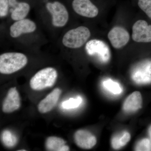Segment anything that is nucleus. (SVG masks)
<instances>
[{"instance_id": "obj_1", "label": "nucleus", "mask_w": 151, "mask_h": 151, "mask_svg": "<svg viewBox=\"0 0 151 151\" xmlns=\"http://www.w3.org/2000/svg\"><path fill=\"white\" fill-rule=\"evenodd\" d=\"M27 57L21 52H7L0 55V73L10 74L15 73L26 65Z\"/></svg>"}, {"instance_id": "obj_2", "label": "nucleus", "mask_w": 151, "mask_h": 151, "mask_svg": "<svg viewBox=\"0 0 151 151\" xmlns=\"http://www.w3.org/2000/svg\"><path fill=\"white\" fill-rule=\"evenodd\" d=\"M91 36L90 30L85 26L78 27L67 32L62 39V43L70 49L80 48L87 42Z\"/></svg>"}, {"instance_id": "obj_3", "label": "nucleus", "mask_w": 151, "mask_h": 151, "mask_svg": "<svg viewBox=\"0 0 151 151\" xmlns=\"http://www.w3.org/2000/svg\"><path fill=\"white\" fill-rule=\"evenodd\" d=\"M58 77L55 68L47 67L40 70L35 74L30 81L32 89L39 91L53 86Z\"/></svg>"}, {"instance_id": "obj_4", "label": "nucleus", "mask_w": 151, "mask_h": 151, "mask_svg": "<svg viewBox=\"0 0 151 151\" xmlns=\"http://www.w3.org/2000/svg\"><path fill=\"white\" fill-rule=\"evenodd\" d=\"M85 49L87 54L90 56L96 57L101 63H108L111 59V50L103 40H91L86 42Z\"/></svg>"}, {"instance_id": "obj_5", "label": "nucleus", "mask_w": 151, "mask_h": 151, "mask_svg": "<svg viewBox=\"0 0 151 151\" xmlns=\"http://www.w3.org/2000/svg\"><path fill=\"white\" fill-rule=\"evenodd\" d=\"M131 78L139 85L151 84V59H146L138 63L132 68Z\"/></svg>"}, {"instance_id": "obj_6", "label": "nucleus", "mask_w": 151, "mask_h": 151, "mask_svg": "<svg viewBox=\"0 0 151 151\" xmlns=\"http://www.w3.org/2000/svg\"><path fill=\"white\" fill-rule=\"evenodd\" d=\"M46 9L52 16V23L55 27H62L67 24L69 19V14L62 4L58 1L48 2Z\"/></svg>"}, {"instance_id": "obj_7", "label": "nucleus", "mask_w": 151, "mask_h": 151, "mask_svg": "<svg viewBox=\"0 0 151 151\" xmlns=\"http://www.w3.org/2000/svg\"><path fill=\"white\" fill-rule=\"evenodd\" d=\"M132 39L139 43L151 42V25L146 21L139 20L132 27Z\"/></svg>"}, {"instance_id": "obj_8", "label": "nucleus", "mask_w": 151, "mask_h": 151, "mask_svg": "<svg viewBox=\"0 0 151 151\" xmlns=\"http://www.w3.org/2000/svg\"><path fill=\"white\" fill-rule=\"evenodd\" d=\"M72 6L74 12L81 16L93 18L99 14L98 9L90 0H73Z\"/></svg>"}, {"instance_id": "obj_9", "label": "nucleus", "mask_w": 151, "mask_h": 151, "mask_svg": "<svg viewBox=\"0 0 151 151\" xmlns=\"http://www.w3.org/2000/svg\"><path fill=\"white\" fill-rule=\"evenodd\" d=\"M108 38L114 48L120 49L127 45L130 40L128 31L124 27L116 26L108 33Z\"/></svg>"}, {"instance_id": "obj_10", "label": "nucleus", "mask_w": 151, "mask_h": 151, "mask_svg": "<svg viewBox=\"0 0 151 151\" xmlns=\"http://www.w3.org/2000/svg\"><path fill=\"white\" fill-rule=\"evenodd\" d=\"M36 29V24L34 22L25 18L17 21L11 26L10 35L11 37L16 38L24 34L34 32Z\"/></svg>"}, {"instance_id": "obj_11", "label": "nucleus", "mask_w": 151, "mask_h": 151, "mask_svg": "<svg viewBox=\"0 0 151 151\" xmlns=\"http://www.w3.org/2000/svg\"><path fill=\"white\" fill-rule=\"evenodd\" d=\"M74 138L76 145L85 150L92 149L97 143L96 137L86 130H78L74 134Z\"/></svg>"}, {"instance_id": "obj_12", "label": "nucleus", "mask_w": 151, "mask_h": 151, "mask_svg": "<svg viewBox=\"0 0 151 151\" xmlns=\"http://www.w3.org/2000/svg\"><path fill=\"white\" fill-rule=\"evenodd\" d=\"M20 105V98L16 87L11 88L3 102V112L5 113H12L17 110Z\"/></svg>"}, {"instance_id": "obj_13", "label": "nucleus", "mask_w": 151, "mask_h": 151, "mask_svg": "<svg viewBox=\"0 0 151 151\" xmlns=\"http://www.w3.org/2000/svg\"><path fill=\"white\" fill-rule=\"evenodd\" d=\"M62 91L59 88H55L52 92L40 101L38 105V110L41 113L50 112L56 105Z\"/></svg>"}, {"instance_id": "obj_14", "label": "nucleus", "mask_w": 151, "mask_h": 151, "mask_svg": "<svg viewBox=\"0 0 151 151\" xmlns=\"http://www.w3.org/2000/svg\"><path fill=\"white\" fill-rule=\"evenodd\" d=\"M142 98L140 92L136 91L129 95L124 101L123 109L126 113H134L142 108Z\"/></svg>"}, {"instance_id": "obj_15", "label": "nucleus", "mask_w": 151, "mask_h": 151, "mask_svg": "<svg viewBox=\"0 0 151 151\" xmlns=\"http://www.w3.org/2000/svg\"><path fill=\"white\" fill-rule=\"evenodd\" d=\"M30 9L29 5L27 3L18 2L16 6L11 9V18L14 21L20 20L26 17Z\"/></svg>"}, {"instance_id": "obj_16", "label": "nucleus", "mask_w": 151, "mask_h": 151, "mask_svg": "<svg viewBox=\"0 0 151 151\" xmlns=\"http://www.w3.org/2000/svg\"><path fill=\"white\" fill-rule=\"evenodd\" d=\"M66 142L61 138L55 137H49L47 139L45 147L47 150L51 151H68L69 150Z\"/></svg>"}, {"instance_id": "obj_17", "label": "nucleus", "mask_w": 151, "mask_h": 151, "mask_svg": "<svg viewBox=\"0 0 151 151\" xmlns=\"http://www.w3.org/2000/svg\"><path fill=\"white\" fill-rule=\"evenodd\" d=\"M131 139V135L128 132H124L114 136L111 140V145L115 150H119L128 144Z\"/></svg>"}, {"instance_id": "obj_18", "label": "nucleus", "mask_w": 151, "mask_h": 151, "mask_svg": "<svg viewBox=\"0 0 151 151\" xmlns=\"http://www.w3.org/2000/svg\"><path fill=\"white\" fill-rule=\"evenodd\" d=\"M2 142L6 147L12 148L17 145V138L15 135L8 130H5L1 135Z\"/></svg>"}, {"instance_id": "obj_19", "label": "nucleus", "mask_w": 151, "mask_h": 151, "mask_svg": "<svg viewBox=\"0 0 151 151\" xmlns=\"http://www.w3.org/2000/svg\"><path fill=\"white\" fill-rule=\"evenodd\" d=\"M103 85L105 89L113 94H119L122 92V87L119 83L111 79H107L103 81Z\"/></svg>"}, {"instance_id": "obj_20", "label": "nucleus", "mask_w": 151, "mask_h": 151, "mask_svg": "<svg viewBox=\"0 0 151 151\" xmlns=\"http://www.w3.org/2000/svg\"><path fill=\"white\" fill-rule=\"evenodd\" d=\"M82 102V99L80 96H77L76 98H70L63 103L62 107L63 109H74L78 107Z\"/></svg>"}, {"instance_id": "obj_21", "label": "nucleus", "mask_w": 151, "mask_h": 151, "mask_svg": "<svg viewBox=\"0 0 151 151\" xmlns=\"http://www.w3.org/2000/svg\"><path fill=\"white\" fill-rule=\"evenodd\" d=\"M138 5L151 19V0H138Z\"/></svg>"}, {"instance_id": "obj_22", "label": "nucleus", "mask_w": 151, "mask_h": 151, "mask_svg": "<svg viewBox=\"0 0 151 151\" xmlns=\"http://www.w3.org/2000/svg\"><path fill=\"white\" fill-rule=\"evenodd\" d=\"M135 151H151V142L148 139H144L138 142L135 148Z\"/></svg>"}, {"instance_id": "obj_23", "label": "nucleus", "mask_w": 151, "mask_h": 151, "mask_svg": "<svg viewBox=\"0 0 151 151\" xmlns=\"http://www.w3.org/2000/svg\"><path fill=\"white\" fill-rule=\"evenodd\" d=\"M9 0H0V17H4L8 14Z\"/></svg>"}, {"instance_id": "obj_24", "label": "nucleus", "mask_w": 151, "mask_h": 151, "mask_svg": "<svg viewBox=\"0 0 151 151\" xmlns=\"http://www.w3.org/2000/svg\"><path fill=\"white\" fill-rule=\"evenodd\" d=\"M9 5L11 6V7L13 8L17 4L18 2L17 1V0H9Z\"/></svg>"}, {"instance_id": "obj_25", "label": "nucleus", "mask_w": 151, "mask_h": 151, "mask_svg": "<svg viewBox=\"0 0 151 151\" xmlns=\"http://www.w3.org/2000/svg\"><path fill=\"white\" fill-rule=\"evenodd\" d=\"M148 132L149 135H150V140L151 142V125L150 126V128H149Z\"/></svg>"}, {"instance_id": "obj_26", "label": "nucleus", "mask_w": 151, "mask_h": 151, "mask_svg": "<svg viewBox=\"0 0 151 151\" xmlns=\"http://www.w3.org/2000/svg\"><path fill=\"white\" fill-rule=\"evenodd\" d=\"M19 151H26V150H19Z\"/></svg>"}]
</instances>
